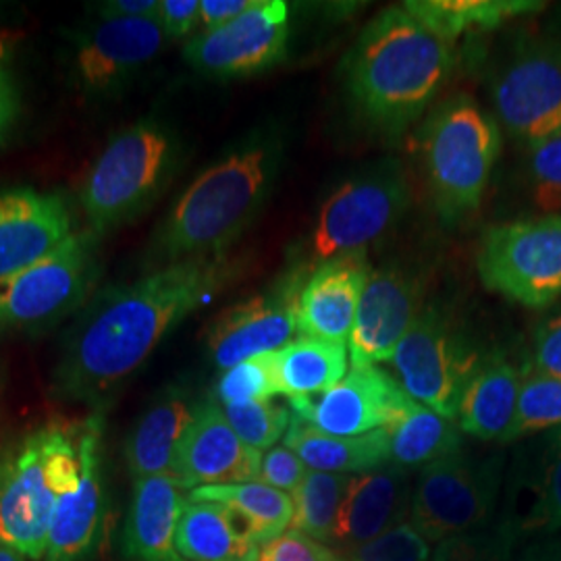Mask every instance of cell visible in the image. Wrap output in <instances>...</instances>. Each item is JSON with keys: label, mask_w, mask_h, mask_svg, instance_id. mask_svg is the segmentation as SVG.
Returning a JSON list of instances; mask_svg holds the SVG:
<instances>
[{"label": "cell", "mask_w": 561, "mask_h": 561, "mask_svg": "<svg viewBox=\"0 0 561 561\" xmlns=\"http://www.w3.org/2000/svg\"><path fill=\"white\" fill-rule=\"evenodd\" d=\"M261 463V451L241 442L221 403L213 398L198 403L178 445L171 477L185 491L213 484H240L259 481Z\"/></svg>", "instance_id": "cell-18"}, {"label": "cell", "mask_w": 561, "mask_h": 561, "mask_svg": "<svg viewBox=\"0 0 561 561\" xmlns=\"http://www.w3.org/2000/svg\"><path fill=\"white\" fill-rule=\"evenodd\" d=\"M256 0H201V25L204 32L217 30L254 7Z\"/></svg>", "instance_id": "cell-44"}, {"label": "cell", "mask_w": 561, "mask_h": 561, "mask_svg": "<svg viewBox=\"0 0 561 561\" xmlns=\"http://www.w3.org/2000/svg\"><path fill=\"white\" fill-rule=\"evenodd\" d=\"M412 507L408 474L400 466H382L356 474L341 503L333 539L350 553L400 526Z\"/></svg>", "instance_id": "cell-22"}, {"label": "cell", "mask_w": 561, "mask_h": 561, "mask_svg": "<svg viewBox=\"0 0 561 561\" xmlns=\"http://www.w3.org/2000/svg\"><path fill=\"white\" fill-rule=\"evenodd\" d=\"M530 368L561 379V317L547 322L537 333Z\"/></svg>", "instance_id": "cell-43"}, {"label": "cell", "mask_w": 561, "mask_h": 561, "mask_svg": "<svg viewBox=\"0 0 561 561\" xmlns=\"http://www.w3.org/2000/svg\"><path fill=\"white\" fill-rule=\"evenodd\" d=\"M13 46H15V36L9 32H0V65H4V60L9 59Z\"/></svg>", "instance_id": "cell-47"}, {"label": "cell", "mask_w": 561, "mask_h": 561, "mask_svg": "<svg viewBox=\"0 0 561 561\" xmlns=\"http://www.w3.org/2000/svg\"><path fill=\"white\" fill-rule=\"evenodd\" d=\"M289 42V4L256 0L238 20L194 36L183 59L202 76L236 80L256 76L277 65Z\"/></svg>", "instance_id": "cell-13"}, {"label": "cell", "mask_w": 561, "mask_h": 561, "mask_svg": "<svg viewBox=\"0 0 561 561\" xmlns=\"http://www.w3.org/2000/svg\"><path fill=\"white\" fill-rule=\"evenodd\" d=\"M403 7L451 44L466 34L489 32L503 21L539 11L542 4L530 0H410Z\"/></svg>", "instance_id": "cell-30"}, {"label": "cell", "mask_w": 561, "mask_h": 561, "mask_svg": "<svg viewBox=\"0 0 561 561\" xmlns=\"http://www.w3.org/2000/svg\"><path fill=\"white\" fill-rule=\"evenodd\" d=\"M256 561H343L324 545L312 537L285 530L273 541L262 542L256 551Z\"/></svg>", "instance_id": "cell-39"}, {"label": "cell", "mask_w": 561, "mask_h": 561, "mask_svg": "<svg viewBox=\"0 0 561 561\" xmlns=\"http://www.w3.org/2000/svg\"><path fill=\"white\" fill-rule=\"evenodd\" d=\"M102 414H92L81 422L78 435L80 479L59 493L50 537L46 547L48 561H81L94 549L104 518L102 486Z\"/></svg>", "instance_id": "cell-19"}, {"label": "cell", "mask_w": 561, "mask_h": 561, "mask_svg": "<svg viewBox=\"0 0 561 561\" xmlns=\"http://www.w3.org/2000/svg\"><path fill=\"white\" fill-rule=\"evenodd\" d=\"M245 259L231 252L152 268L111 289L67 337L55 370L65 400L99 401L131 377L164 337L240 279Z\"/></svg>", "instance_id": "cell-1"}, {"label": "cell", "mask_w": 561, "mask_h": 561, "mask_svg": "<svg viewBox=\"0 0 561 561\" xmlns=\"http://www.w3.org/2000/svg\"><path fill=\"white\" fill-rule=\"evenodd\" d=\"M18 111H20V101H18L15 83L11 80L9 71L4 69V65H0V144L4 141L7 134L11 131L13 123L18 119Z\"/></svg>", "instance_id": "cell-46"}, {"label": "cell", "mask_w": 561, "mask_h": 561, "mask_svg": "<svg viewBox=\"0 0 561 561\" xmlns=\"http://www.w3.org/2000/svg\"><path fill=\"white\" fill-rule=\"evenodd\" d=\"M421 150L443 219L456 222L474 213L502 150L495 119L470 96L449 99L424 123Z\"/></svg>", "instance_id": "cell-5"}, {"label": "cell", "mask_w": 561, "mask_h": 561, "mask_svg": "<svg viewBox=\"0 0 561 561\" xmlns=\"http://www.w3.org/2000/svg\"><path fill=\"white\" fill-rule=\"evenodd\" d=\"M510 551L512 537L505 528L472 530L439 541L433 561H510Z\"/></svg>", "instance_id": "cell-36"}, {"label": "cell", "mask_w": 561, "mask_h": 561, "mask_svg": "<svg viewBox=\"0 0 561 561\" xmlns=\"http://www.w3.org/2000/svg\"><path fill=\"white\" fill-rule=\"evenodd\" d=\"M530 183L542 213H561V134L533 148Z\"/></svg>", "instance_id": "cell-38"}, {"label": "cell", "mask_w": 561, "mask_h": 561, "mask_svg": "<svg viewBox=\"0 0 561 561\" xmlns=\"http://www.w3.org/2000/svg\"><path fill=\"white\" fill-rule=\"evenodd\" d=\"M304 268L280 277L271 289L225 310L208 331V350L219 370L273 354L298 333Z\"/></svg>", "instance_id": "cell-14"}, {"label": "cell", "mask_w": 561, "mask_h": 561, "mask_svg": "<svg viewBox=\"0 0 561 561\" xmlns=\"http://www.w3.org/2000/svg\"><path fill=\"white\" fill-rule=\"evenodd\" d=\"M99 277V236L76 231L50 256L0 279V333L62 319L85 300Z\"/></svg>", "instance_id": "cell-6"}, {"label": "cell", "mask_w": 561, "mask_h": 561, "mask_svg": "<svg viewBox=\"0 0 561 561\" xmlns=\"http://www.w3.org/2000/svg\"><path fill=\"white\" fill-rule=\"evenodd\" d=\"M431 547L421 533L403 522L375 541L366 542L350 553L347 561H428Z\"/></svg>", "instance_id": "cell-37"}, {"label": "cell", "mask_w": 561, "mask_h": 561, "mask_svg": "<svg viewBox=\"0 0 561 561\" xmlns=\"http://www.w3.org/2000/svg\"><path fill=\"white\" fill-rule=\"evenodd\" d=\"M479 277L489 291L539 308L561 298V215L507 222L482 236Z\"/></svg>", "instance_id": "cell-7"}, {"label": "cell", "mask_w": 561, "mask_h": 561, "mask_svg": "<svg viewBox=\"0 0 561 561\" xmlns=\"http://www.w3.org/2000/svg\"><path fill=\"white\" fill-rule=\"evenodd\" d=\"M352 479V474L308 470L306 479L291 493V500L296 505L291 530L304 533L314 541H331L341 503L345 500Z\"/></svg>", "instance_id": "cell-32"}, {"label": "cell", "mask_w": 561, "mask_h": 561, "mask_svg": "<svg viewBox=\"0 0 561 561\" xmlns=\"http://www.w3.org/2000/svg\"><path fill=\"white\" fill-rule=\"evenodd\" d=\"M221 408L241 442L259 451L275 447L291 424L289 408L273 400L227 403Z\"/></svg>", "instance_id": "cell-34"}, {"label": "cell", "mask_w": 561, "mask_h": 561, "mask_svg": "<svg viewBox=\"0 0 561 561\" xmlns=\"http://www.w3.org/2000/svg\"><path fill=\"white\" fill-rule=\"evenodd\" d=\"M520 385L522 373L516 364L503 356L481 358L461 393L456 419L460 431L482 442H505L516 414Z\"/></svg>", "instance_id": "cell-24"}, {"label": "cell", "mask_w": 561, "mask_h": 561, "mask_svg": "<svg viewBox=\"0 0 561 561\" xmlns=\"http://www.w3.org/2000/svg\"><path fill=\"white\" fill-rule=\"evenodd\" d=\"M308 470L310 468L296 451H291L287 445H277L262 456L259 481L271 484L283 493H294L306 479Z\"/></svg>", "instance_id": "cell-40"}, {"label": "cell", "mask_w": 561, "mask_h": 561, "mask_svg": "<svg viewBox=\"0 0 561 561\" xmlns=\"http://www.w3.org/2000/svg\"><path fill=\"white\" fill-rule=\"evenodd\" d=\"M73 233V215L62 194L34 187L2 192L0 279L50 256Z\"/></svg>", "instance_id": "cell-20"}, {"label": "cell", "mask_w": 561, "mask_h": 561, "mask_svg": "<svg viewBox=\"0 0 561 561\" xmlns=\"http://www.w3.org/2000/svg\"><path fill=\"white\" fill-rule=\"evenodd\" d=\"M387 428L391 439L389 461L400 468L428 466L461 449L460 426L412 398L400 419Z\"/></svg>", "instance_id": "cell-31"}, {"label": "cell", "mask_w": 561, "mask_h": 561, "mask_svg": "<svg viewBox=\"0 0 561 561\" xmlns=\"http://www.w3.org/2000/svg\"><path fill=\"white\" fill-rule=\"evenodd\" d=\"M364 252L321 262L301 285L298 331L314 340H350L364 285L370 275Z\"/></svg>", "instance_id": "cell-21"}, {"label": "cell", "mask_w": 561, "mask_h": 561, "mask_svg": "<svg viewBox=\"0 0 561 561\" xmlns=\"http://www.w3.org/2000/svg\"><path fill=\"white\" fill-rule=\"evenodd\" d=\"M500 493V463L460 451L424 466L412 495V526L426 541H443L489 520Z\"/></svg>", "instance_id": "cell-11"}, {"label": "cell", "mask_w": 561, "mask_h": 561, "mask_svg": "<svg viewBox=\"0 0 561 561\" xmlns=\"http://www.w3.org/2000/svg\"><path fill=\"white\" fill-rule=\"evenodd\" d=\"M175 549L183 561H256L259 545L229 507L187 500L178 524Z\"/></svg>", "instance_id": "cell-26"}, {"label": "cell", "mask_w": 561, "mask_h": 561, "mask_svg": "<svg viewBox=\"0 0 561 561\" xmlns=\"http://www.w3.org/2000/svg\"><path fill=\"white\" fill-rule=\"evenodd\" d=\"M279 396L273 354H264L252 360L241 362L225 370L217 382V401L245 403V401H268Z\"/></svg>", "instance_id": "cell-35"}, {"label": "cell", "mask_w": 561, "mask_h": 561, "mask_svg": "<svg viewBox=\"0 0 561 561\" xmlns=\"http://www.w3.org/2000/svg\"><path fill=\"white\" fill-rule=\"evenodd\" d=\"M561 424V379L535 368L522 373L520 396L505 442Z\"/></svg>", "instance_id": "cell-33"}, {"label": "cell", "mask_w": 561, "mask_h": 561, "mask_svg": "<svg viewBox=\"0 0 561 561\" xmlns=\"http://www.w3.org/2000/svg\"><path fill=\"white\" fill-rule=\"evenodd\" d=\"M157 20L167 41H180L201 23V0H161Z\"/></svg>", "instance_id": "cell-42"}, {"label": "cell", "mask_w": 561, "mask_h": 561, "mask_svg": "<svg viewBox=\"0 0 561 561\" xmlns=\"http://www.w3.org/2000/svg\"><path fill=\"white\" fill-rule=\"evenodd\" d=\"M503 127L528 146L561 134V42H524L493 83Z\"/></svg>", "instance_id": "cell-12"}, {"label": "cell", "mask_w": 561, "mask_h": 561, "mask_svg": "<svg viewBox=\"0 0 561 561\" xmlns=\"http://www.w3.org/2000/svg\"><path fill=\"white\" fill-rule=\"evenodd\" d=\"M167 42L157 18L101 20L73 42V76L88 94H115L159 57Z\"/></svg>", "instance_id": "cell-16"}, {"label": "cell", "mask_w": 561, "mask_h": 561, "mask_svg": "<svg viewBox=\"0 0 561 561\" xmlns=\"http://www.w3.org/2000/svg\"><path fill=\"white\" fill-rule=\"evenodd\" d=\"M389 362L412 400L456 421L466 382L481 358L445 314L422 310Z\"/></svg>", "instance_id": "cell-9"}, {"label": "cell", "mask_w": 561, "mask_h": 561, "mask_svg": "<svg viewBox=\"0 0 561 561\" xmlns=\"http://www.w3.org/2000/svg\"><path fill=\"white\" fill-rule=\"evenodd\" d=\"M410 396L379 366L352 368L337 385L310 398H291L294 416L327 435L360 437L398 421Z\"/></svg>", "instance_id": "cell-15"}, {"label": "cell", "mask_w": 561, "mask_h": 561, "mask_svg": "<svg viewBox=\"0 0 561 561\" xmlns=\"http://www.w3.org/2000/svg\"><path fill=\"white\" fill-rule=\"evenodd\" d=\"M183 486L171 474L134 481V500L125 526V556L134 561H183L175 535L185 507Z\"/></svg>", "instance_id": "cell-23"}, {"label": "cell", "mask_w": 561, "mask_h": 561, "mask_svg": "<svg viewBox=\"0 0 561 561\" xmlns=\"http://www.w3.org/2000/svg\"><path fill=\"white\" fill-rule=\"evenodd\" d=\"M279 396L310 398L347 375V347L341 341L298 337L273 352Z\"/></svg>", "instance_id": "cell-28"}, {"label": "cell", "mask_w": 561, "mask_h": 561, "mask_svg": "<svg viewBox=\"0 0 561 561\" xmlns=\"http://www.w3.org/2000/svg\"><path fill=\"white\" fill-rule=\"evenodd\" d=\"M48 439L44 426L0 447V541L30 560L46 556L57 505Z\"/></svg>", "instance_id": "cell-10"}, {"label": "cell", "mask_w": 561, "mask_h": 561, "mask_svg": "<svg viewBox=\"0 0 561 561\" xmlns=\"http://www.w3.org/2000/svg\"><path fill=\"white\" fill-rule=\"evenodd\" d=\"M181 141L157 119H141L106 144L81 183L80 202L94 236L136 221L175 178Z\"/></svg>", "instance_id": "cell-4"}, {"label": "cell", "mask_w": 561, "mask_h": 561, "mask_svg": "<svg viewBox=\"0 0 561 561\" xmlns=\"http://www.w3.org/2000/svg\"><path fill=\"white\" fill-rule=\"evenodd\" d=\"M526 528H545L560 530L561 528V443L547 466L542 477L541 493L533 507V514L526 522Z\"/></svg>", "instance_id": "cell-41"}, {"label": "cell", "mask_w": 561, "mask_h": 561, "mask_svg": "<svg viewBox=\"0 0 561 561\" xmlns=\"http://www.w3.org/2000/svg\"><path fill=\"white\" fill-rule=\"evenodd\" d=\"M283 443L310 470L331 474H364L382 468L391 458L389 428H377L360 437H335L291 416Z\"/></svg>", "instance_id": "cell-25"}, {"label": "cell", "mask_w": 561, "mask_h": 561, "mask_svg": "<svg viewBox=\"0 0 561 561\" xmlns=\"http://www.w3.org/2000/svg\"><path fill=\"white\" fill-rule=\"evenodd\" d=\"M161 0H108L99 7L101 20H141L157 18Z\"/></svg>", "instance_id": "cell-45"}, {"label": "cell", "mask_w": 561, "mask_h": 561, "mask_svg": "<svg viewBox=\"0 0 561 561\" xmlns=\"http://www.w3.org/2000/svg\"><path fill=\"white\" fill-rule=\"evenodd\" d=\"M410 187L398 162H381L341 183L324 201L314 227L312 261H333L364 252L400 221Z\"/></svg>", "instance_id": "cell-8"}, {"label": "cell", "mask_w": 561, "mask_h": 561, "mask_svg": "<svg viewBox=\"0 0 561 561\" xmlns=\"http://www.w3.org/2000/svg\"><path fill=\"white\" fill-rule=\"evenodd\" d=\"M198 410L183 391H169L152 403L125 445V458L134 481L171 474L183 433Z\"/></svg>", "instance_id": "cell-27"}, {"label": "cell", "mask_w": 561, "mask_h": 561, "mask_svg": "<svg viewBox=\"0 0 561 561\" xmlns=\"http://www.w3.org/2000/svg\"><path fill=\"white\" fill-rule=\"evenodd\" d=\"M451 44L391 7L368 23L343 62V88L373 131L396 138L421 119L451 76Z\"/></svg>", "instance_id": "cell-3"}, {"label": "cell", "mask_w": 561, "mask_h": 561, "mask_svg": "<svg viewBox=\"0 0 561 561\" xmlns=\"http://www.w3.org/2000/svg\"><path fill=\"white\" fill-rule=\"evenodd\" d=\"M0 561H25V556H21L20 551L0 541Z\"/></svg>", "instance_id": "cell-48"}, {"label": "cell", "mask_w": 561, "mask_h": 561, "mask_svg": "<svg viewBox=\"0 0 561 561\" xmlns=\"http://www.w3.org/2000/svg\"><path fill=\"white\" fill-rule=\"evenodd\" d=\"M190 502L221 503L229 507L250 528L256 545L280 537L296 516L291 495L261 481L201 486L190 491Z\"/></svg>", "instance_id": "cell-29"}, {"label": "cell", "mask_w": 561, "mask_h": 561, "mask_svg": "<svg viewBox=\"0 0 561 561\" xmlns=\"http://www.w3.org/2000/svg\"><path fill=\"white\" fill-rule=\"evenodd\" d=\"M285 144L256 129L204 169L181 194L148 245L152 268L229 252L261 215L279 178Z\"/></svg>", "instance_id": "cell-2"}, {"label": "cell", "mask_w": 561, "mask_h": 561, "mask_svg": "<svg viewBox=\"0 0 561 561\" xmlns=\"http://www.w3.org/2000/svg\"><path fill=\"white\" fill-rule=\"evenodd\" d=\"M421 301L419 275L401 266L370 271L347 340L352 366L391 360L400 341L421 317Z\"/></svg>", "instance_id": "cell-17"}]
</instances>
